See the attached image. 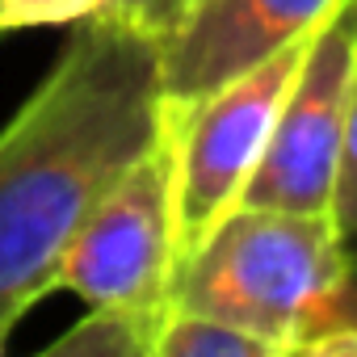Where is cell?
Here are the masks:
<instances>
[{
  "mask_svg": "<svg viewBox=\"0 0 357 357\" xmlns=\"http://www.w3.org/2000/svg\"><path fill=\"white\" fill-rule=\"evenodd\" d=\"M160 47L114 17L72 26L51 72L0 126V353L118 176L160 139Z\"/></svg>",
  "mask_w": 357,
  "mask_h": 357,
  "instance_id": "cell-1",
  "label": "cell"
},
{
  "mask_svg": "<svg viewBox=\"0 0 357 357\" xmlns=\"http://www.w3.org/2000/svg\"><path fill=\"white\" fill-rule=\"evenodd\" d=\"M349 265L328 215L236 206L172 273L168 303L219 315L298 357Z\"/></svg>",
  "mask_w": 357,
  "mask_h": 357,
  "instance_id": "cell-2",
  "label": "cell"
},
{
  "mask_svg": "<svg viewBox=\"0 0 357 357\" xmlns=\"http://www.w3.org/2000/svg\"><path fill=\"white\" fill-rule=\"evenodd\" d=\"M311 34L278 47L168 122L176 155V265L240 206Z\"/></svg>",
  "mask_w": 357,
  "mask_h": 357,
  "instance_id": "cell-3",
  "label": "cell"
},
{
  "mask_svg": "<svg viewBox=\"0 0 357 357\" xmlns=\"http://www.w3.org/2000/svg\"><path fill=\"white\" fill-rule=\"evenodd\" d=\"M176 273V155L164 118L160 139L118 176L76 231L59 290H76L89 307H130L143 315L168 311Z\"/></svg>",
  "mask_w": 357,
  "mask_h": 357,
  "instance_id": "cell-4",
  "label": "cell"
},
{
  "mask_svg": "<svg viewBox=\"0 0 357 357\" xmlns=\"http://www.w3.org/2000/svg\"><path fill=\"white\" fill-rule=\"evenodd\" d=\"M357 93V0H336L315 26L240 206L328 215L349 105Z\"/></svg>",
  "mask_w": 357,
  "mask_h": 357,
  "instance_id": "cell-5",
  "label": "cell"
},
{
  "mask_svg": "<svg viewBox=\"0 0 357 357\" xmlns=\"http://www.w3.org/2000/svg\"><path fill=\"white\" fill-rule=\"evenodd\" d=\"M336 0H194L160 43V105L176 122L206 93L311 34Z\"/></svg>",
  "mask_w": 357,
  "mask_h": 357,
  "instance_id": "cell-6",
  "label": "cell"
},
{
  "mask_svg": "<svg viewBox=\"0 0 357 357\" xmlns=\"http://www.w3.org/2000/svg\"><path fill=\"white\" fill-rule=\"evenodd\" d=\"M160 319L164 315H143L130 307L97 303L84 311L80 324L59 332L43 353L47 357H151Z\"/></svg>",
  "mask_w": 357,
  "mask_h": 357,
  "instance_id": "cell-7",
  "label": "cell"
},
{
  "mask_svg": "<svg viewBox=\"0 0 357 357\" xmlns=\"http://www.w3.org/2000/svg\"><path fill=\"white\" fill-rule=\"evenodd\" d=\"M151 357H278V349L219 315L168 303Z\"/></svg>",
  "mask_w": 357,
  "mask_h": 357,
  "instance_id": "cell-8",
  "label": "cell"
},
{
  "mask_svg": "<svg viewBox=\"0 0 357 357\" xmlns=\"http://www.w3.org/2000/svg\"><path fill=\"white\" fill-rule=\"evenodd\" d=\"M298 357H357V252H349L344 278L303 340Z\"/></svg>",
  "mask_w": 357,
  "mask_h": 357,
  "instance_id": "cell-9",
  "label": "cell"
},
{
  "mask_svg": "<svg viewBox=\"0 0 357 357\" xmlns=\"http://www.w3.org/2000/svg\"><path fill=\"white\" fill-rule=\"evenodd\" d=\"M109 0H0V38L17 30H51V26H80L101 17Z\"/></svg>",
  "mask_w": 357,
  "mask_h": 357,
  "instance_id": "cell-10",
  "label": "cell"
},
{
  "mask_svg": "<svg viewBox=\"0 0 357 357\" xmlns=\"http://www.w3.org/2000/svg\"><path fill=\"white\" fill-rule=\"evenodd\" d=\"M328 219L336 223V231L344 240H357V93H353V105H349L344 139H340V160H336V176H332Z\"/></svg>",
  "mask_w": 357,
  "mask_h": 357,
  "instance_id": "cell-11",
  "label": "cell"
},
{
  "mask_svg": "<svg viewBox=\"0 0 357 357\" xmlns=\"http://www.w3.org/2000/svg\"><path fill=\"white\" fill-rule=\"evenodd\" d=\"M194 9V0H109L105 5V17L139 30L143 38H151L155 47L185 22V13Z\"/></svg>",
  "mask_w": 357,
  "mask_h": 357,
  "instance_id": "cell-12",
  "label": "cell"
}]
</instances>
